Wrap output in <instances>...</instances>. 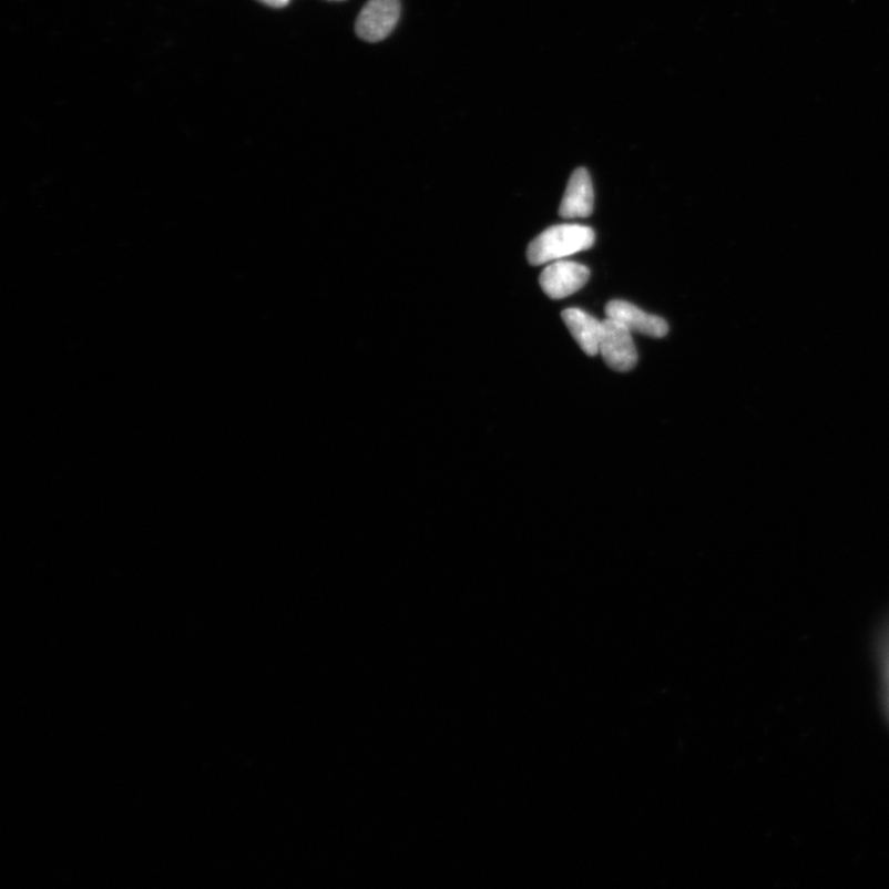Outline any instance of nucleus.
<instances>
[{"mask_svg":"<svg viewBox=\"0 0 889 889\" xmlns=\"http://www.w3.org/2000/svg\"><path fill=\"white\" fill-rule=\"evenodd\" d=\"M595 234L589 226L562 224L551 226L530 243L527 252L530 265L540 266L584 251L594 245Z\"/></svg>","mask_w":889,"mask_h":889,"instance_id":"1","label":"nucleus"},{"mask_svg":"<svg viewBox=\"0 0 889 889\" xmlns=\"http://www.w3.org/2000/svg\"><path fill=\"white\" fill-rule=\"evenodd\" d=\"M632 333L620 321L610 318L603 321L600 354L614 371L627 372L636 366L637 351Z\"/></svg>","mask_w":889,"mask_h":889,"instance_id":"2","label":"nucleus"},{"mask_svg":"<svg viewBox=\"0 0 889 889\" xmlns=\"http://www.w3.org/2000/svg\"><path fill=\"white\" fill-rule=\"evenodd\" d=\"M399 0H370L356 21V32L362 40H385L396 28L400 18Z\"/></svg>","mask_w":889,"mask_h":889,"instance_id":"3","label":"nucleus"},{"mask_svg":"<svg viewBox=\"0 0 889 889\" xmlns=\"http://www.w3.org/2000/svg\"><path fill=\"white\" fill-rule=\"evenodd\" d=\"M590 269L581 264L558 262L540 275V286L551 299L566 298L587 284Z\"/></svg>","mask_w":889,"mask_h":889,"instance_id":"4","label":"nucleus"},{"mask_svg":"<svg viewBox=\"0 0 889 889\" xmlns=\"http://www.w3.org/2000/svg\"><path fill=\"white\" fill-rule=\"evenodd\" d=\"M606 317L625 325L629 330L650 336V338H664L668 333V324L665 319L652 316L640 310L632 303L625 300H612L605 306Z\"/></svg>","mask_w":889,"mask_h":889,"instance_id":"5","label":"nucleus"},{"mask_svg":"<svg viewBox=\"0 0 889 889\" xmlns=\"http://www.w3.org/2000/svg\"><path fill=\"white\" fill-rule=\"evenodd\" d=\"M594 191L590 172L580 167L572 173L560 204L562 218H589L593 213Z\"/></svg>","mask_w":889,"mask_h":889,"instance_id":"6","label":"nucleus"},{"mask_svg":"<svg viewBox=\"0 0 889 889\" xmlns=\"http://www.w3.org/2000/svg\"><path fill=\"white\" fill-rule=\"evenodd\" d=\"M562 320L585 354L589 356L600 354L603 323L579 308L563 310Z\"/></svg>","mask_w":889,"mask_h":889,"instance_id":"7","label":"nucleus"},{"mask_svg":"<svg viewBox=\"0 0 889 889\" xmlns=\"http://www.w3.org/2000/svg\"><path fill=\"white\" fill-rule=\"evenodd\" d=\"M876 645L881 670L883 706L889 722V614L877 633Z\"/></svg>","mask_w":889,"mask_h":889,"instance_id":"8","label":"nucleus"},{"mask_svg":"<svg viewBox=\"0 0 889 889\" xmlns=\"http://www.w3.org/2000/svg\"><path fill=\"white\" fill-rule=\"evenodd\" d=\"M258 2H262V3H264V4L268 6V7H273V8H284V7L288 6L289 0H258Z\"/></svg>","mask_w":889,"mask_h":889,"instance_id":"9","label":"nucleus"},{"mask_svg":"<svg viewBox=\"0 0 889 889\" xmlns=\"http://www.w3.org/2000/svg\"><path fill=\"white\" fill-rule=\"evenodd\" d=\"M333 2H341V0H333Z\"/></svg>","mask_w":889,"mask_h":889,"instance_id":"10","label":"nucleus"}]
</instances>
